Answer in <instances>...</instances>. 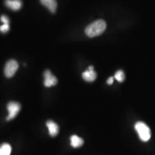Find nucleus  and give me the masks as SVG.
I'll use <instances>...</instances> for the list:
<instances>
[{"instance_id": "1", "label": "nucleus", "mask_w": 155, "mask_h": 155, "mask_svg": "<svg viewBox=\"0 0 155 155\" xmlns=\"http://www.w3.org/2000/svg\"><path fill=\"white\" fill-rule=\"evenodd\" d=\"M106 23L103 20H98L89 25L85 29V33L90 38L101 35L105 31Z\"/></svg>"}, {"instance_id": "2", "label": "nucleus", "mask_w": 155, "mask_h": 155, "mask_svg": "<svg viewBox=\"0 0 155 155\" xmlns=\"http://www.w3.org/2000/svg\"><path fill=\"white\" fill-rule=\"evenodd\" d=\"M135 129L139 134L140 140L144 142H147L151 137V131L150 127L143 122L139 121L135 124Z\"/></svg>"}, {"instance_id": "3", "label": "nucleus", "mask_w": 155, "mask_h": 155, "mask_svg": "<svg viewBox=\"0 0 155 155\" xmlns=\"http://www.w3.org/2000/svg\"><path fill=\"white\" fill-rule=\"evenodd\" d=\"M21 109V105L18 102L11 101L9 102L7 105V110L8 111V116L6 117V121H11L14 119Z\"/></svg>"}, {"instance_id": "4", "label": "nucleus", "mask_w": 155, "mask_h": 155, "mask_svg": "<svg viewBox=\"0 0 155 155\" xmlns=\"http://www.w3.org/2000/svg\"><path fill=\"white\" fill-rule=\"evenodd\" d=\"M18 63L15 59H11L7 61L4 68V74L6 78L13 77L18 68Z\"/></svg>"}, {"instance_id": "5", "label": "nucleus", "mask_w": 155, "mask_h": 155, "mask_svg": "<svg viewBox=\"0 0 155 155\" xmlns=\"http://www.w3.org/2000/svg\"><path fill=\"white\" fill-rule=\"evenodd\" d=\"M44 84L47 87L55 86L58 83V79L50 70H47L44 72Z\"/></svg>"}, {"instance_id": "6", "label": "nucleus", "mask_w": 155, "mask_h": 155, "mask_svg": "<svg viewBox=\"0 0 155 155\" xmlns=\"http://www.w3.org/2000/svg\"><path fill=\"white\" fill-rule=\"evenodd\" d=\"M97 77V73L94 70V67L91 66L88 69L82 74L83 79L88 82H92L94 81Z\"/></svg>"}, {"instance_id": "7", "label": "nucleus", "mask_w": 155, "mask_h": 155, "mask_svg": "<svg viewBox=\"0 0 155 155\" xmlns=\"http://www.w3.org/2000/svg\"><path fill=\"white\" fill-rule=\"evenodd\" d=\"M5 4L9 9L17 11L21 8L22 3L21 0H5Z\"/></svg>"}, {"instance_id": "8", "label": "nucleus", "mask_w": 155, "mask_h": 155, "mask_svg": "<svg viewBox=\"0 0 155 155\" xmlns=\"http://www.w3.org/2000/svg\"><path fill=\"white\" fill-rule=\"evenodd\" d=\"M46 125L48 129L50 135L52 137H55L59 131V127L57 124L52 120H48L46 122Z\"/></svg>"}, {"instance_id": "9", "label": "nucleus", "mask_w": 155, "mask_h": 155, "mask_svg": "<svg viewBox=\"0 0 155 155\" xmlns=\"http://www.w3.org/2000/svg\"><path fill=\"white\" fill-rule=\"evenodd\" d=\"M43 5L45 6L52 13H55L58 4L56 0H40Z\"/></svg>"}, {"instance_id": "10", "label": "nucleus", "mask_w": 155, "mask_h": 155, "mask_svg": "<svg viewBox=\"0 0 155 155\" xmlns=\"http://www.w3.org/2000/svg\"><path fill=\"white\" fill-rule=\"evenodd\" d=\"M84 143L83 139L77 135H72L70 137V144L73 148H78L82 147Z\"/></svg>"}, {"instance_id": "11", "label": "nucleus", "mask_w": 155, "mask_h": 155, "mask_svg": "<svg viewBox=\"0 0 155 155\" xmlns=\"http://www.w3.org/2000/svg\"><path fill=\"white\" fill-rule=\"evenodd\" d=\"M12 147L10 144L3 143L0 145V155H11Z\"/></svg>"}, {"instance_id": "12", "label": "nucleus", "mask_w": 155, "mask_h": 155, "mask_svg": "<svg viewBox=\"0 0 155 155\" xmlns=\"http://www.w3.org/2000/svg\"><path fill=\"white\" fill-rule=\"evenodd\" d=\"M114 78H116V79L118 82H122L125 80V74H124V71L120 70H118L116 72Z\"/></svg>"}, {"instance_id": "13", "label": "nucleus", "mask_w": 155, "mask_h": 155, "mask_svg": "<svg viewBox=\"0 0 155 155\" xmlns=\"http://www.w3.org/2000/svg\"><path fill=\"white\" fill-rule=\"evenodd\" d=\"M10 29L9 24H3L0 26V32L1 33H5L8 32Z\"/></svg>"}, {"instance_id": "14", "label": "nucleus", "mask_w": 155, "mask_h": 155, "mask_svg": "<svg viewBox=\"0 0 155 155\" xmlns=\"http://www.w3.org/2000/svg\"><path fill=\"white\" fill-rule=\"evenodd\" d=\"M1 21L4 24H9V19L5 15H2L1 17Z\"/></svg>"}, {"instance_id": "15", "label": "nucleus", "mask_w": 155, "mask_h": 155, "mask_svg": "<svg viewBox=\"0 0 155 155\" xmlns=\"http://www.w3.org/2000/svg\"><path fill=\"white\" fill-rule=\"evenodd\" d=\"M113 81H114V78L110 77L108 79H107V83L108 84H109V85H111V84H112L113 83Z\"/></svg>"}]
</instances>
